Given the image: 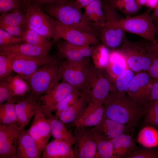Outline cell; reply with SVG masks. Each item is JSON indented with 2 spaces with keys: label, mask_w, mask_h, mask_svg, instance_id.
Segmentation results:
<instances>
[{
  "label": "cell",
  "mask_w": 158,
  "mask_h": 158,
  "mask_svg": "<svg viewBox=\"0 0 158 158\" xmlns=\"http://www.w3.org/2000/svg\"><path fill=\"white\" fill-rule=\"evenodd\" d=\"M57 32L56 41L62 39L73 45L91 46L99 43L97 36L78 29L64 25L53 18Z\"/></svg>",
  "instance_id": "30bf717a"
},
{
  "label": "cell",
  "mask_w": 158,
  "mask_h": 158,
  "mask_svg": "<svg viewBox=\"0 0 158 158\" xmlns=\"http://www.w3.org/2000/svg\"><path fill=\"white\" fill-rule=\"evenodd\" d=\"M134 75V72L128 68L118 75L114 81L116 91L126 93Z\"/></svg>",
  "instance_id": "74e56055"
},
{
  "label": "cell",
  "mask_w": 158,
  "mask_h": 158,
  "mask_svg": "<svg viewBox=\"0 0 158 158\" xmlns=\"http://www.w3.org/2000/svg\"><path fill=\"white\" fill-rule=\"evenodd\" d=\"M111 141L114 158H125L138 148L132 136L125 133L111 139Z\"/></svg>",
  "instance_id": "484cf974"
},
{
  "label": "cell",
  "mask_w": 158,
  "mask_h": 158,
  "mask_svg": "<svg viewBox=\"0 0 158 158\" xmlns=\"http://www.w3.org/2000/svg\"><path fill=\"white\" fill-rule=\"evenodd\" d=\"M94 0H74L75 4L80 8H85L90 4Z\"/></svg>",
  "instance_id": "681fc988"
},
{
  "label": "cell",
  "mask_w": 158,
  "mask_h": 158,
  "mask_svg": "<svg viewBox=\"0 0 158 158\" xmlns=\"http://www.w3.org/2000/svg\"><path fill=\"white\" fill-rule=\"evenodd\" d=\"M27 28L33 30L47 39L56 41L57 32L53 18L44 11L40 6L32 3L26 11Z\"/></svg>",
  "instance_id": "ba28073f"
},
{
  "label": "cell",
  "mask_w": 158,
  "mask_h": 158,
  "mask_svg": "<svg viewBox=\"0 0 158 158\" xmlns=\"http://www.w3.org/2000/svg\"><path fill=\"white\" fill-rule=\"evenodd\" d=\"M151 16L154 23H158V6L154 9Z\"/></svg>",
  "instance_id": "816d5d0a"
},
{
  "label": "cell",
  "mask_w": 158,
  "mask_h": 158,
  "mask_svg": "<svg viewBox=\"0 0 158 158\" xmlns=\"http://www.w3.org/2000/svg\"><path fill=\"white\" fill-rule=\"evenodd\" d=\"M106 20L100 32L102 44L107 47L114 49L120 46L126 39L125 31L119 26V19L116 9L106 0H102Z\"/></svg>",
  "instance_id": "5b68a950"
},
{
  "label": "cell",
  "mask_w": 158,
  "mask_h": 158,
  "mask_svg": "<svg viewBox=\"0 0 158 158\" xmlns=\"http://www.w3.org/2000/svg\"><path fill=\"white\" fill-rule=\"evenodd\" d=\"M75 90L76 89L65 81L58 83L38 98L41 104L42 111L46 115L51 113L58 104Z\"/></svg>",
  "instance_id": "7c38bea8"
},
{
  "label": "cell",
  "mask_w": 158,
  "mask_h": 158,
  "mask_svg": "<svg viewBox=\"0 0 158 158\" xmlns=\"http://www.w3.org/2000/svg\"><path fill=\"white\" fill-rule=\"evenodd\" d=\"M92 129L94 134L97 147L95 158H114L111 140L99 135Z\"/></svg>",
  "instance_id": "1f68e13d"
},
{
  "label": "cell",
  "mask_w": 158,
  "mask_h": 158,
  "mask_svg": "<svg viewBox=\"0 0 158 158\" xmlns=\"http://www.w3.org/2000/svg\"><path fill=\"white\" fill-rule=\"evenodd\" d=\"M118 49L125 56L129 68L134 72L147 71L152 63V55L147 44L126 39Z\"/></svg>",
  "instance_id": "8992f818"
},
{
  "label": "cell",
  "mask_w": 158,
  "mask_h": 158,
  "mask_svg": "<svg viewBox=\"0 0 158 158\" xmlns=\"http://www.w3.org/2000/svg\"><path fill=\"white\" fill-rule=\"evenodd\" d=\"M137 141L146 148L156 147L158 146V130L156 128L146 126L139 132Z\"/></svg>",
  "instance_id": "f546056e"
},
{
  "label": "cell",
  "mask_w": 158,
  "mask_h": 158,
  "mask_svg": "<svg viewBox=\"0 0 158 158\" xmlns=\"http://www.w3.org/2000/svg\"><path fill=\"white\" fill-rule=\"evenodd\" d=\"M137 4L140 6L145 5L147 0H135Z\"/></svg>",
  "instance_id": "db71d44e"
},
{
  "label": "cell",
  "mask_w": 158,
  "mask_h": 158,
  "mask_svg": "<svg viewBox=\"0 0 158 158\" xmlns=\"http://www.w3.org/2000/svg\"><path fill=\"white\" fill-rule=\"evenodd\" d=\"M0 28L6 31L13 36L22 38L24 31L27 28L18 26L0 24Z\"/></svg>",
  "instance_id": "7bdbcfd3"
},
{
  "label": "cell",
  "mask_w": 158,
  "mask_h": 158,
  "mask_svg": "<svg viewBox=\"0 0 158 158\" xmlns=\"http://www.w3.org/2000/svg\"><path fill=\"white\" fill-rule=\"evenodd\" d=\"M73 150L75 158H95L97 147L94 133L91 128L75 127Z\"/></svg>",
  "instance_id": "9c48e42d"
},
{
  "label": "cell",
  "mask_w": 158,
  "mask_h": 158,
  "mask_svg": "<svg viewBox=\"0 0 158 158\" xmlns=\"http://www.w3.org/2000/svg\"><path fill=\"white\" fill-rule=\"evenodd\" d=\"M41 6L47 14L64 25L97 37L99 34L87 22L81 9L74 1L68 0L62 4H47Z\"/></svg>",
  "instance_id": "7a4b0ae2"
},
{
  "label": "cell",
  "mask_w": 158,
  "mask_h": 158,
  "mask_svg": "<svg viewBox=\"0 0 158 158\" xmlns=\"http://www.w3.org/2000/svg\"><path fill=\"white\" fill-rule=\"evenodd\" d=\"M75 46L80 54L84 58H89L92 56L95 48L91 46Z\"/></svg>",
  "instance_id": "f6af8a7d"
},
{
  "label": "cell",
  "mask_w": 158,
  "mask_h": 158,
  "mask_svg": "<svg viewBox=\"0 0 158 158\" xmlns=\"http://www.w3.org/2000/svg\"><path fill=\"white\" fill-rule=\"evenodd\" d=\"M153 80L147 71L137 72L134 75L127 93L133 100L144 107L148 102Z\"/></svg>",
  "instance_id": "8fae6325"
},
{
  "label": "cell",
  "mask_w": 158,
  "mask_h": 158,
  "mask_svg": "<svg viewBox=\"0 0 158 158\" xmlns=\"http://www.w3.org/2000/svg\"><path fill=\"white\" fill-rule=\"evenodd\" d=\"M4 80L10 90V99L17 101L25 97L30 91V87L28 83L18 74L12 76L10 75Z\"/></svg>",
  "instance_id": "83f0119b"
},
{
  "label": "cell",
  "mask_w": 158,
  "mask_h": 158,
  "mask_svg": "<svg viewBox=\"0 0 158 158\" xmlns=\"http://www.w3.org/2000/svg\"><path fill=\"white\" fill-rule=\"evenodd\" d=\"M151 10L137 16L119 18V25L125 32L137 35L151 42H156V30L150 15Z\"/></svg>",
  "instance_id": "52a82bcc"
},
{
  "label": "cell",
  "mask_w": 158,
  "mask_h": 158,
  "mask_svg": "<svg viewBox=\"0 0 158 158\" xmlns=\"http://www.w3.org/2000/svg\"><path fill=\"white\" fill-rule=\"evenodd\" d=\"M50 49L23 42L8 46L0 47V52L7 56L16 54L28 57H44L49 56L48 54Z\"/></svg>",
  "instance_id": "ffe728a7"
},
{
  "label": "cell",
  "mask_w": 158,
  "mask_h": 158,
  "mask_svg": "<svg viewBox=\"0 0 158 158\" xmlns=\"http://www.w3.org/2000/svg\"><path fill=\"white\" fill-rule=\"evenodd\" d=\"M26 11L17 10L1 14L0 24L27 28Z\"/></svg>",
  "instance_id": "4dcf8cb0"
},
{
  "label": "cell",
  "mask_w": 158,
  "mask_h": 158,
  "mask_svg": "<svg viewBox=\"0 0 158 158\" xmlns=\"http://www.w3.org/2000/svg\"><path fill=\"white\" fill-rule=\"evenodd\" d=\"M144 109L145 125L158 128V101H148L145 105Z\"/></svg>",
  "instance_id": "d590c367"
},
{
  "label": "cell",
  "mask_w": 158,
  "mask_h": 158,
  "mask_svg": "<svg viewBox=\"0 0 158 158\" xmlns=\"http://www.w3.org/2000/svg\"><path fill=\"white\" fill-rule=\"evenodd\" d=\"M60 63L54 59L40 67L25 80L30 90L27 96L37 99L49 91L62 78Z\"/></svg>",
  "instance_id": "3957f363"
},
{
  "label": "cell",
  "mask_w": 158,
  "mask_h": 158,
  "mask_svg": "<svg viewBox=\"0 0 158 158\" xmlns=\"http://www.w3.org/2000/svg\"><path fill=\"white\" fill-rule=\"evenodd\" d=\"M28 3L32 2V0H25Z\"/></svg>",
  "instance_id": "9f6ffc18"
},
{
  "label": "cell",
  "mask_w": 158,
  "mask_h": 158,
  "mask_svg": "<svg viewBox=\"0 0 158 158\" xmlns=\"http://www.w3.org/2000/svg\"><path fill=\"white\" fill-rule=\"evenodd\" d=\"M13 60L11 55L0 52V79L4 80L10 75L13 71Z\"/></svg>",
  "instance_id": "ab89813d"
},
{
  "label": "cell",
  "mask_w": 158,
  "mask_h": 158,
  "mask_svg": "<svg viewBox=\"0 0 158 158\" xmlns=\"http://www.w3.org/2000/svg\"><path fill=\"white\" fill-rule=\"evenodd\" d=\"M20 130L11 125L0 124V158H16Z\"/></svg>",
  "instance_id": "2e32d148"
},
{
  "label": "cell",
  "mask_w": 158,
  "mask_h": 158,
  "mask_svg": "<svg viewBox=\"0 0 158 158\" xmlns=\"http://www.w3.org/2000/svg\"><path fill=\"white\" fill-rule=\"evenodd\" d=\"M16 102L15 99H10L0 104V123L11 125L21 130L16 111Z\"/></svg>",
  "instance_id": "f1b7e54d"
},
{
  "label": "cell",
  "mask_w": 158,
  "mask_h": 158,
  "mask_svg": "<svg viewBox=\"0 0 158 158\" xmlns=\"http://www.w3.org/2000/svg\"><path fill=\"white\" fill-rule=\"evenodd\" d=\"M60 68L63 81L80 91L90 90L96 67L89 58L78 61L65 60L60 63Z\"/></svg>",
  "instance_id": "277c9868"
},
{
  "label": "cell",
  "mask_w": 158,
  "mask_h": 158,
  "mask_svg": "<svg viewBox=\"0 0 158 158\" xmlns=\"http://www.w3.org/2000/svg\"><path fill=\"white\" fill-rule=\"evenodd\" d=\"M46 115L49 120L52 135L54 139L71 146L74 145L75 141L74 136L67 129L65 124L51 113Z\"/></svg>",
  "instance_id": "d4e9b609"
},
{
  "label": "cell",
  "mask_w": 158,
  "mask_h": 158,
  "mask_svg": "<svg viewBox=\"0 0 158 158\" xmlns=\"http://www.w3.org/2000/svg\"><path fill=\"white\" fill-rule=\"evenodd\" d=\"M42 154L43 158H75L71 146L55 139L46 145Z\"/></svg>",
  "instance_id": "cb8c5ba5"
},
{
  "label": "cell",
  "mask_w": 158,
  "mask_h": 158,
  "mask_svg": "<svg viewBox=\"0 0 158 158\" xmlns=\"http://www.w3.org/2000/svg\"><path fill=\"white\" fill-rule=\"evenodd\" d=\"M42 154L28 130L24 128L20 130L18 133L16 158H40Z\"/></svg>",
  "instance_id": "ac0fdd59"
},
{
  "label": "cell",
  "mask_w": 158,
  "mask_h": 158,
  "mask_svg": "<svg viewBox=\"0 0 158 158\" xmlns=\"http://www.w3.org/2000/svg\"><path fill=\"white\" fill-rule=\"evenodd\" d=\"M23 42L21 38L14 37L6 31L0 28V47H6Z\"/></svg>",
  "instance_id": "b9f144b4"
},
{
  "label": "cell",
  "mask_w": 158,
  "mask_h": 158,
  "mask_svg": "<svg viewBox=\"0 0 158 158\" xmlns=\"http://www.w3.org/2000/svg\"><path fill=\"white\" fill-rule=\"evenodd\" d=\"M41 106L38 99H32L27 96L21 98L16 102V111L21 129L28 123L31 118L41 108Z\"/></svg>",
  "instance_id": "d6986e66"
},
{
  "label": "cell",
  "mask_w": 158,
  "mask_h": 158,
  "mask_svg": "<svg viewBox=\"0 0 158 158\" xmlns=\"http://www.w3.org/2000/svg\"><path fill=\"white\" fill-rule=\"evenodd\" d=\"M156 30V33L157 32H158V23H156V25H155Z\"/></svg>",
  "instance_id": "11a10c76"
},
{
  "label": "cell",
  "mask_w": 158,
  "mask_h": 158,
  "mask_svg": "<svg viewBox=\"0 0 158 158\" xmlns=\"http://www.w3.org/2000/svg\"><path fill=\"white\" fill-rule=\"evenodd\" d=\"M91 128L99 135L110 140L129 131L124 125L104 115L100 122Z\"/></svg>",
  "instance_id": "603a6c76"
},
{
  "label": "cell",
  "mask_w": 158,
  "mask_h": 158,
  "mask_svg": "<svg viewBox=\"0 0 158 158\" xmlns=\"http://www.w3.org/2000/svg\"><path fill=\"white\" fill-rule=\"evenodd\" d=\"M113 80L106 70L96 67L91 83V100L103 103L110 92H114Z\"/></svg>",
  "instance_id": "4fadbf2b"
},
{
  "label": "cell",
  "mask_w": 158,
  "mask_h": 158,
  "mask_svg": "<svg viewBox=\"0 0 158 158\" xmlns=\"http://www.w3.org/2000/svg\"><path fill=\"white\" fill-rule=\"evenodd\" d=\"M104 115L133 130L144 115V107L133 100L125 92H110L104 101Z\"/></svg>",
  "instance_id": "6da1fadb"
},
{
  "label": "cell",
  "mask_w": 158,
  "mask_h": 158,
  "mask_svg": "<svg viewBox=\"0 0 158 158\" xmlns=\"http://www.w3.org/2000/svg\"><path fill=\"white\" fill-rule=\"evenodd\" d=\"M148 51L153 56L158 57V42L147 44Z\"/></svg>",
  "instance_id": "c3c4849f"
},
{
  "label": "cell",
  "mask_w": 158,
  "mask_h": 158,
  "mask_svg": "<svg viewBox=\"0 0 158 158\" xmlns=\"http://www.w3.org/2000/svg\"><path fill=\"white\" fill-rule=\"evenodd\" d=\"M145 5L154 9L158 6V0H147Z\"/></svg>",
  "instance_id": "f907efd6"
},
{
  "label": "cell",
  "mask_w": 158,
  "mask_h": 158,
  "mask_svg": "<svg viewBox=\"0 0 158 158\" xmlns=\"http://www.w3.org/2000/svg\"><path fill=\"white\" fill-rule=\"evenodd\" d=\"M82 91L75 90L68 94L57 105L55 116L58 118L63 111L73 104L81 95Z\"/></svg>",
  "instance_id": "f35d334b"
},
{
  "label": "cell",
  "mask_w": 158,
  "mask_h": 158,
  "mask_svg": "<svg viewBox=\"0 0 158 158\" xmlns=\"http://www.w3.org/2000/svg\"><path fill=\"white\" fill-rule=\"evenodd\" d=\"M11 55L13 60V71L25 80L40 67L54 59L49 56L32 57L16 54Z\"/></svg>",
  "instance_id": "5bb4252c"
},
{
  "label": "cell",
  "mask_w": 158,
  "mask_h": 158,
  "mask_svg": "<svg viewBox=\"0 0 158 158\" xmlns=\"http://www.w3.org/2000/svg\"><path fill=\"white\" fill-rule=\"evenodd\" d=\"M32 124L28 130L42 153L52 135L49 120L41 108L35 115Z\"/></svg>",
  "instance_id": "9a60e30c"
},
{
  "label": "cell",
  "mask_w": 158,
  "mask_h": 158,
  "mask_svg": "<svg viewBox=\"0 0 158 158\" xmlns=\"http://www.w3.org/2000/svg\"><path fill=\"white\" fill-rule=\"evenodd\" d=\"M153 80V85L149 97L148 101H158V79Z\"/></svg>",
  "instance_id": "bcb514c9"
},
{
  "label": "cell",
  "mask_w": 158,
  "mask_h": 158,
  "mask_svg": "<svg viewBox=\"0 0 158 158\" xmlns=\"http://www.w3.org/2000/svg\"><path fill=\"white\" fill-rule=\"evenodd\" d=\"M58 49L60 56L68 61H78L86 58L81 55L75 45L65 41L59 43Z\"/></svg>",
  "instance_id": "d6a6232c"
},
{
  "label": "cell",
  "mask_w": 158,
  "mask_h": 158,
  "mask_svg": "<svg viewBox=\"0 0 158 158\" xmlns=\"http://www.w3.org/2000/svg\"><path fill=\"white\" fill-rule=\"evenodd\" d=\"M106 68L113 81L118 75L129 68L125 56L118 49H114L109 52Z\"/></svg>",
  "instance_id": "4316f807"
},
{
  "label": "cell",
  "mask_w": 158,
  "mask_h": 158,
  "mask_svg": "<svg viewBox=\"0 0 158 158\" xmlns=\"http://www.w3.org/2000/svg\"><path fill=\"white\" fill-rule=\"evenodd\" d=\"M23 42L37 46L51 48L53 42L35 31L26 28L22 37Z\"/></svg>",
  "instance_id": "836d02e7"
},
{
  "label": "cell",
  "mask_w": 158,
  "mask_h": 158,
  "mask_svg": "<svg viewBox=\"0 0 158 158\" xmlns=\"http://www.w3.org/2000/svg\"><path fill=\"white\" fill-rule=\"evenodd\" d=\"M125 158H158V151L153 148H138Z\"/></svg>",
  "instance_id": "60d3db41"
},
{
  "label": "cell",
  "mask_w": 158,
  "mask_h": 158,
  "mask_svg": "<svg viewBox=\"0 0 158 158\" xmlns=\"http://www.w3.org/2000/svg\"><path fill=\"white\" fill-rule=\"evenodd\" d=\"M84 8L83 16L85 20L92 28L100 32L106 20L102 0H94Z\"/></svg>",
  "instance_id": "7402d4cb"
},
{
  "label": "cell",
  "mask_w": 158,
  "mask_h": 158,
  "mask_svg": "<svg viewBox=\"0 0 158 158\" xmlns=\"http://www.w3.org/2000/svg\"><path fill=\"white\" fill-rule=\"evenodd\" d=\"M104 112L102 103L91 100L85 109L71 123L74 127H94L101 121Z\"/></svg>",
  "instance_id": "e0dca14e"
},
{
  "label": "cell",
  "mask_w": 158,
  "mask_h": 158,
  "mask_svg": "<svg viewBox=\"0 0 158 158\" xmlns=\"http://www.w3.org/2000/svg\"><path fill=\"white\" fill-rule=\"evenodd\" d=\"M115 9L120 11L125 14L130 15L136 13L141 8L135 0H106Z\"/></svg>",
  "instance_id": "e575fe53"
},
{
  "label": "cell",
  "mask_w": 158,
  "mask_h": 158,
  "mask_svg": "<svg viewBox=\"0 0 158 158\" xmlns=\"http://www.w3.org/2000/svg\"><path fill=\"white\" fill-rule=\"evenodd\" d=\"M68 0H32V3L41 6L47 4H62L67 2Z\"/></svg>",
  "instance_id": "7dc6e473"
},
{
  "label": "cell",
  "mask_w": 158,
  "mask_h": 158,
  "mask_svg": "<svg viewBox=\"0 0 158 158\" xmlns=\"http://www.w3.org/2000/svg\"><path fill=\"white\" fill-rule=\"evenodd\" d=\"M91 100L90 91H82L76 102L60 114L59 119L65 124L72 123L86 108Z\"/></svg>",
  "instance_id": "44dd1931"
},
{
  "label": "cell",
  "mask_w": 158,
  "mask_h": 158,
  "mask_svg": "<svg viewBox=\"0 0 158 158\" xmlns=\"http://www.w3.org/2000/svg\"><path fill=\"white\" fill-rule=\"evenodd\" d=\"M11 97L10 90L6 80H0V104L10 99Z\"/></svg>",
  "instance_id": "ee69618b"
},
{
  "label": "cell",
  "mask_w": 158,
  "mask_h": 158,
  "mask_svg": "<svg viewBox=\"0 0 158 158\" xmlns=\"http://www.w3.org/2000/svg\"><path fill=\"white\" fill-rule=\"evenodd\" d=\"M30 3L25 0H0V14L17 10L26 11Z\"/></svg>",
  "instance_id": "8d00e7d4"
},
{
  "label": "cell",
  "mask_w": 158,
  "mask_h": 158,
  "mask_svg": "<svg viewBox=\"0 0 158 158\" xmlns=\"http://www.w3.org/2000/svg\"><path fill=\"white\" fill-rule=\"evenodd\" d=\"M152 59L151 65L155 67L158 71V57H155L152 55Z\"/></svg>",
  "instance_id": "f5cc1de1"
}]
</instances>
